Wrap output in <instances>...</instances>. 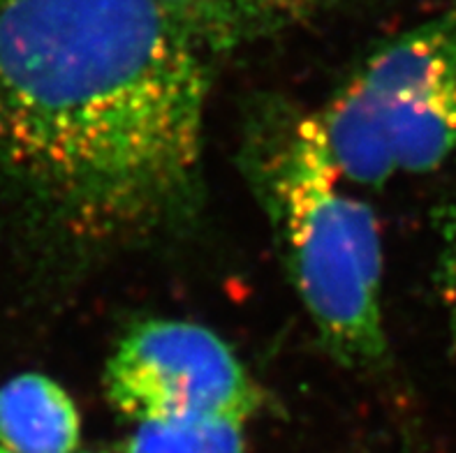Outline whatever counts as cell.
<instances>
[{"instance_id":"1","label":"cell","mask_w":456,"mask_h":453,"mask_svg":"<svg viewBox=\"0 0 456 453\" xmlns=\"http://www.w3.org/2000/svg\"><path fill=\"white\" fill-rule=\"evenodd\" d=\"M204 104V53L158 0H0V160L88 234L188 195Z\"/></svg>"},{"instance_id":"2","label":"cell","mask_w":456,"mask_h":453,"mask_svg":"<svg viewBox=\"0 0 456 453\" xmlns=\"http://www.w3.org/2000/svg\"><path fill=\"white\" fill-rule=\"evenodd\" d=\"M243 158L324 347L346 366L380 363V230L369 204L341 188L315 114L283 107L257 116Z\"/></svg>"},{"instance_id":"3","label":"cell","mask_w":456,"mask_h":453,"mask_svg":"<svg viewBox=\"0 0 456 453\" xmlns=\"http://www.w3.org/2000/svg\"><path fill=\"white\" fill-rule=\"evenodd\" d=\"M315 121L346 183L380 188L456 158V7L373 49Z\"/></svg>"},{"instance_id":"4","label":"cell","mask_w":456,"mask_h":453,"mask_svg":"<svg viewBox=\"0 0 456 453\" xmlns=\"http://www.w3.org/2000/svg\"><path fill=\"white\" fill-rule=\"evenodd\" d=\"M107 398L137 424L246 421L262 393L237 354L214 331L191 321H142L107 363Z\"/></svg>"},{"instance_id":"5","label":"cell","mask_w":456,"mask_h":453,"mask_svg":"<svg viewBox=\"0 0 456 453\" xmlns=\"http://www.w3.org/2000/svg\"><path fill=\"white\" fill-rule=\"evenodd\" d=\"M204 53H230L285 33L320 0H158Z\"/></svg>"},{"instance_id":"6","label":"cell","mask_w":456,"mask_h":453,"mask_svg":"<svg viewBox=\"0 0 456 453\" xmlns=\"http://www.w3.org/2000/svg\"><path fill=\"white\" fill-rule=\"evenodd\" d=\"M79 412L68 391L37 373L0 386V447L7 453H75Z\"/></svg>"},{"instance_id":"7","label":"cell","mask_w":456,"mask_h":453,"mask_svg":"<svg viewBox=\"0 0 456 453\" xmlns=\"http://www.w3.org/2000/svg\"><path fill=\"white\" fill-rule=\"evenodd\" d=\"M126 453H243V424L234 419L139 424Z\"/></svg>"},{"instance_id":"8","label":"cell","mask_w":456,"mask_h":453,"mask_svg":"<svg viewBox=\"0 0 456 453\" xmlns=\"http://www.w3.org/2000/svg\"><path fill=\"white\" fill-rule=\"evenodd\" d=\"M438 289L447 328L456 352V197L440 208L438 218Z\"/></svg>"},{"instance_id":"9","label":"cell","mask_w":456,"mask_h":453,"mask_svg":"<svg viewBox=\"0 0 456 453\" xmlns=\"http://www.w3.org/2000/svg\"><path fill=\"white\" fill-rule=\"evenodd\" d=\"M0 453H7V451H5V449H3V447H0Z\"/></svg>"}]
</instances>
